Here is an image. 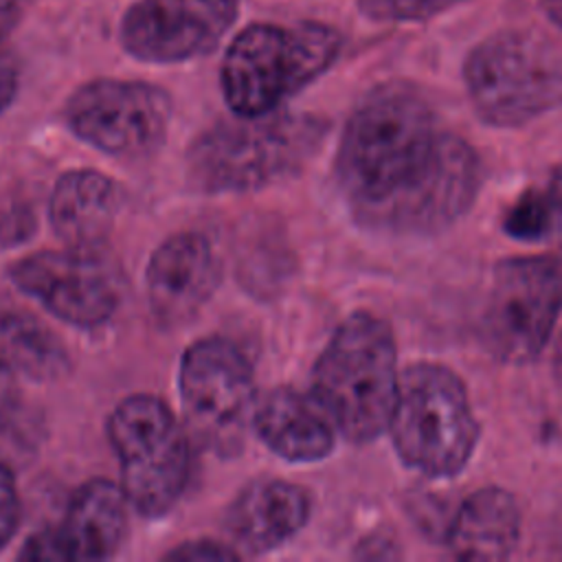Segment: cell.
Instances as JSON below:
<instances>
[{"mask_svg":"<svg viewBox=\"0 0 562 562\" xmlns=\"http://www.w3.org/2000/svg\"><path fill=\"white\" fill-rule=\"evenodd\" d=\"M336 171L358 217L400 235L448 228L483 180L476 151L441 130L422 92L402 81L378 86L351 112Z\"/></svg>","mask_w":562,"mask_h":562,"instance_id":"1","label":"cell"},{"mask_svg":"<svg viewBox=\"0 0 562 562\" xmlns=\"http://www.w3.org/2000/svg\"><path fill=\"white\" fill-rule=\"evenodd\" d=\"M397 389V345L391 325L371 312H353L314 362V400L345 439L367 443L389 428Z\"/></svg>","mask_w":562,"mask_h":562,"instance_id":"2","label":"cell"},{"mask_svg":"<svg viewBox=\"0 0 562 562\" xmlns=\"http://www.w3.org/2000/svg\"><path fill=\"white\" fill-rule=\"evenodd\" d=\"M340 48L342 37L329 24H248L224 53V99L239 116L274 112L318 79Z\"/></svg>","mask_w":562,"mask_h":562,"instance_id":"3","label":"cell"},{"mask_svg":"<svg viewBox=\"0 0 562 562\" xmlns=\"http://www.w3.org/2000/svg\"><path fill=\"white\" fill-rule=\"evenodd\" d=\"M386 430L400 461L428 479L457 476L470 463L481 435L463 380L446 364L428 360L400 373Z\"/></svg>","mask_w":562,"mask_h":562,"instance_id":"4","label":"cell"},{"mask_svg":"<svg viewBox=\"0 0 562 562\" xmlns=\"http://www.w3.org/2000/svg\"><path fill=\"white\" fill-rule=\"evenodd\" d=\"M321 138V123L288 112L239 116L206 130L189 151V171L211 193L252 191L290 176Z\"/></svg>","mask_w":562,"mask_h":562,"instance_id":"5","label":"cell"},{"mask_svg":"<svg viewBox=\"0 0 562 562\" xmlns=\"http://www.w3.org/2000/svg\"><path fill=\"white\" fill-rule=\"evenodd\" d=\"M474 112L494 127H520L562 103V50L536 31L505 29L463 64Z\"/></svg>","mask_w":562,"mask_h":562,"instance_id":"6","label":"cell"},{"mask_svg":"<svg viewBox=\"0 0 562 562\" xmlns=\"http://www.w3.org/2000/svg\"><path fill=\"white\" fill-rule=\"evenodd\" d=\"M127 503L158 518L180 501L191 474V446L171 408L156 395L125 397L108 419Z\"/></svg>","mask_w":562,"mask_h":562,"instance_id":"7","label":"cell"},{"mask_svg":"<svg viewBox=\"0 0 562 562\" xmlns=\"http://www.w3.org/2000/svg\"><path fill=\"white\" fill-rule=\"evenodd\" d=\"M562 314V261L520 255L494 266L481 316L487 351L507 364L540 356Z\"/></svg>","mask_w":562,"mask_h":562,"instance_id":"8","label":"cell"},{"mask_svg":"<svg viewBox=\"0 0 562 562\" xmlns=\"http://www.w3.org/2000/svg\"><path fill=\"white\" fill-rule=\"evenodd\" d=\"M64 116L75 136L94 149L138 158L151 154L165 140L171 99L165 90L145 81L94 79L70 94Z\"/></svg>","mask_w":562,"mask_h":562,"instance_id":"9","label":"cell"},{"mask_svg":"<svg viewBox=\"0 0 562 562\" xmlns=\"http://www.w3.org/2000/svg\"><path fill=\"white\" fill-rule=\"evenodd\" d=\"M178 386L200 437L233 450L255 413V373L244 351L220 336L195 340L182 353Z\"/></svg>","mask_w":562,"mask_h":562,"instance_id":"10","label":"cell"},{"mask_svg":"<svg viewBox=\"0 0 562 562\" xmlns=\"http://www.w3.org/2000/svg\"><path fill=\"white\" fill-rule=\"evenodd\" d=\"M20 292L75 327L103 325L119 305L114 272L92 250H40L9 270Z\"/></svg>","mask_w":562,"mask_h":562,"instance_id":"11","label":"cell"},{"mask_svg":"<svg viewBox=\"0 0 562 562\" xmlns=\"http://www.w3.org/2000/svg\"><path fill=\"white\" fill-rule=\"evenodd\" d=\"M239 15V0H136L121 18L123 48L151 64L211 53Z\"/></svg>","mask_w":562,"mask_h":562,"instance_id":"12","label":"cell"},{"mask_svg":"<svg viewBox=\"0 0 562 562\" xmlns=\"http://www.w3.org/2000/svg\"><path fill=\"white\" fill-rule=\"evenodd\" d=\"M127 496L108 479L83 483L70 498L59 527L35 533L20 558L26 560H105L127 533Z\"/></svg>","mask_w":562,"mask_h":562,"instance_id":"13","label":"cell"},{"mask_svg":"<svg viewBox=\"0 0 562 562\" xmlns=\"http://www.w3.org/2000/svg\"><path fill=\"white\" fill-rule=\"evenodd\" d=\"M147 299L165 327L193 318L220 283V261L200 233H176L165 239L147 263Z\"/></svg>","mask_w":562,"mask_h":562,"instance_id":"14","label":"cell"},{"mask_svg":"<svg viewBox=\"0 0 562 562\" xmlns=\"http://www.w3.org/2000/svg\"><path fill=\"white\" fill-rule=\"evenodd\" d=\"M307 518L310 498L303 487L281 479H261L233 501L226 529L244 551L266 553L294 538Z\"/></svg>","mask_w":562,"mask_h":562,"instance_id":"15","label":"cell"},{"mask_svg":"<svg viewBox=\"0 0 562 562\" xmlns=\"http://www.w3.org/2000/svg\"><path fill=\"white\" fill-rule=\"evenodd\" d=\"M252 426L261 443L290 463H314L336 446V426L316 400L281 386L255 404Z\"/></svg>","mask_w":562,"mask_h":562,"instance_id":"16","label":"cell"},{"mask_svg":"<svg viewBox=\"0 0 562 562\" xmlns=\"http://www.w3.org/2000/svg\"><path fill=\"white\" fill-rule=\"evenodd\" d=\"M123 193L114 180L94 169H75L57 178L48 217L55 235L70 248L94 250L114 228Z\"/></svg>","mask_w":562,"mask_h":562,"instance_id":"17","label":"cell"},{"mask_svg":"<svg viewBox=\"0 0 562 562\" xmlns=\"http://www.w3.org/2000/svg\"><path fill=\"white\" fill-rule=\"evenodd\" d=\"M520 507L512 492L487 485L463 498L446 531V547L459 560L496 562L520 540Z\"/></svg>","mask_w":562,"mask_h":562,"instance_id":"18","label":"cell"},{"mask_svg":"<svg viewBox=\"0 0 562 562\" xmlns=\"http://www.w3.org/2000/svg\"><path fill=\"white\" fill-rule=\"evenodd\" d=\"M66 369L68 353L48 327L24 314H0V371L48 382L59 378Z\"/></svg>","mask_w":562,"mask_h":562,"instance_id":"19","label":"cell"},{"mask_svg":"<svg viewBox=\"0 0 562 562\" xmlns=\"http://www.w3.org/2000/svg\"><path fill=\"white\" fill-rule=\"evenodd\" d=\"M503 228L509 237L520 241H538L549 237L551 231V209L547 191L529 189L525 191L505 213Z\"/></svg>","mask_w":562,"mask_h":562,"instance_id":"20","label":"cell"},{"mask_svg":"<svg viewBox=\"0 0 562 562\" xmlns=\"http://www.w3.org/2000/svg\"><path fill=\"white\" fill-rule=\"evenodd\" d=\"M465 0H358L362 15L375 22H422Z\"/></svg>","mask_w":562,"mask_h":562,"instance_id":"21","label":"cell"},{"mask_svg":"<svg viewBox=\"0 0 562 562\" xmlns=\"http://www.w3.org/2000/svg\"><path fill=\"white\" fill-rule=\"evenodd\" d=\"M20 494L15 479L7 465L0 463V551L15 536L20 525Z\"/></svg>","mask_w":562,"mask_h":562,"instance_id":"22","label":"cell"},{"mask_svg":"<svg viewBox=\"0 0 562 562\" xmlns=\"http://www.w3.org/2000/svg\"><path fill=\"white\" fill-rule=\"evenodd\" d=\"M169 560L180 562H200V560H235L239 553L235 549H228L226 544H217L213 540H198V542H182L173 551L167 553Z\"/></svg>","mask_w":562,"mask_h":562,"instance_id":"23","label":"cell"},{"mask_svg":"<svg viewBox=\"0 0 562 562\" xmlns=\"http://www.w3.org/2000/svg\"><path fill=\"white\" fill-rule=\"evenodd\" d=\"M549 198V209H551V231L549 237H553L558 250H560V261H562V165L553 171L549 187L544 189Z\"/></svg>","mask_w":562,"mask_h":562,"instance_id":"24","label":"cell"},{"mask_svg":"<svg viewBox=\"0 0 562 562\" xmlns=\"http://www.w3.org/2000/svg\"><path fill=\"white\" fill-rule=\"evenodd\" d=\"M18 90V64L15 59L0 50V112L11 103Z\"/></svg>","mask_w":562,"mask_h":562,"instance_id":"25","label":"cell"},{"mask_svg":"<svg viewBox=\"0 0 562 562\" xmlns=\"http://www.w3.org/2000/svg\"><path fill=\"white\" fill-rule=\"evenodd\" d=\"M20 20L18 0H0V44L9 37Z\"/></svg>","mask_w":562,"mask_h":562,"instance_id":"26","label":"cell"},{"mask_svg":"<svg viewBox=\"0 0 562 562\" xmlns=\"http://www.w3.org/2000/svg\"><path fill=\"white\" fill-rule=\"evenodd\" d=\"M364 551H358L360 558H380V560H386V558H397L400 551L395 549V544L386 538H371V544H362Z\"/></svg>","mask_w":562,"mask_h":562,"instance_id":"27","label":"cell"},{"mask_svg":"<svg viewBox=\"0 0 562 562\" xmlns=\"http://www.w3.org/2000/svg\"><path fill=\"white\" fill-rule=\"evenodd\" d=\"M547 18L562 29V0H540Z\"/></svg>","mask_w":562,"mask_h":562,"instance_id":"28","label":"cell"},{"mask_svg":"<svg viewBox=\"0 0 562 562\" xmlns=\"http://www.w3.org/2000/svg\"><path fill=\"white\" fill-rule=\"evenodd\" d=\"M553 375L562 384V334H560V340H558V347L553 353Z\"/></svg>","mask_w":562,"mask_h":562,"instance_id":"29","label":"cell"}]
</instances>
